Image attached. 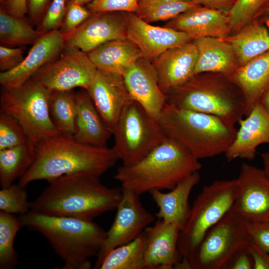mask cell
I'll use <instances>...</instances> for the list:
<instances>
[{
	"instance_id": "obj_3",
	"label": "cell",
	"mask_w": 269,
	"mask_h": 269,
	"mask_svg": "<svg viewBox=\"0 0 269 269\" xmlns=\"http://www.w3.org/2000/svg\"><path fill=\"white\" fill-rule=\"evenodd\" d=\"M24 226L41 233L64 262V269H90L89 260L97 256L107 231L93 222L45 215L30 210L20 216Z\"/></svg>"
},
{
	"instance_id": "obj_41",
	"label": "cell",
	"mask_w": 269,
	"mask_h": 269,
	"mask_svg": "<svg viewBox=\"0 0 269 269\" xmlns=\"http://www.w3.org/2000/svg\"><path fill=\"white\" fill-rule=\"evenodd\" d=\"M24 48L0 46V70L4 72L16 67L24 60Z\"/></svg>"
},
{
	"instance_id": "obj_17",
	"label": "cell",
	"mask_w": 269,
	"mask_h": 269,
	"mask_svg": "<svg viewBox=\"0 0 269 269\" xmlns=\"http://www.w3.org/2000/svg\"><path fill=\"white\" fill-rule=\"evenodd\" d=\"M87 91L102 119L113 132L124 108L133 99L123 76L98 70Z\"/></svg>"
},
{
	"instance_id": "obj_9",
	"label": "cell",
	"mask_w": 269,
	"mask_h": 269,
	"mask_svg": "<svg viewBox=\"0 0 269 269\" xmlns=\"http://www.w3.org/2000/svg\"><path fill=\"white\" fill-rule=\"evenodd\" d=\"M113 135L112 148L125 166L138 162L166 138L158 121L133 99L124 108Z\"/></svg>"
},
{
	"instance_id": "obj_11",
	"label": "cell",
	"mask_w": 269,
	"mask_h": 269,
	"mask_svg": "<svg viewBox=\"0 0 269 269\" xmlns=\"http://www.w3.org/2000/svg\"><path fill=\"white\" fill-rule=\"evenodd\" d=\"M58 56L31 79L51 91L72 90L77 87L87 90L98 71L87 53L77 49H64Z\"/></svg>"
},
{
	"instance_id": "obj_34",
	"label": "cell",
	"mask_w": 269,
	"mask_h": 269,
	"mask_svg": "<svg viewBox=\"0 0 269 269\" xmlns=\"http://www.w3.org/2000/svg\"><path fill=\"white\" fill-rule=\"evenodd\" d=\"M23 226L20 217L0 211V269H10L17 265L13 243L17 233Z\"/></svg>"
},
{
	"instance_id": "obj_22",
	"label": "cell",
	"mask_w": 269,
	"mask_h": 269,
	"mask_svg": "<svg viewBox=\"0 0 269 269\" xmlns=\"http://www.w3.org/2000/svg\"><path fill=\"white\" fill-rule=\"evenodd\" d=\"M165 26L185 33L191 40L204 37L224 39L231 30L228 15L222 10L200 5L180 14Z\"/></svg>"
},
{
	"instance_id": "obj_46",
	"label": "cell",
	"mask_w": 269,
	"mask_h": 269,
	"mask_svg": "<svg viewBox=\"0 0 269 269\" xmlns=\"http://www.w3.org/2000/svg\"><path fill=\"white\" fill-rule=\"evenodd\" d=\"M27 0H7L3 5L0 6V10L18 18H25L27 13Z\"/></svg>"
},
{
	"instance_id": "obj_52",
	"label": "cell",
	"mask_w": 269,
	"mask_h": 269,
	"mask_svg": "<svg viewBox=\"0 0 269 269\" xmlns=\"http://www.w3.org/2000/svg\"><path fill=\"white\" fill-rule=\"evenodd\" d=\"M189 0V1H195L196 0Z\"/></svg>"
},
{
	"instance_id": "obj_6",
	"label": "cell",
	"mask_w": 269,
	"mask_h": 269,
	"mask_svg": "<svg viewBox=\"0 0 269 269\" xmlns=\"http://www.w3.org/2000/svg\"><path fill=\"white\" fill-rule=\"evenodd\" d=\"M194 75L170 90L166 103L215 116L235 126L247 114L244 95L231 77L219 73Z\"/></svg>"
},
{
	"instance_id": "obj_19",
	"label": "cell",
	"mask_w": 269,
	"mask_h": 269,
	"mask_svg": "<svg viewBox=\"0 0 269 269\" xmlns=\"http://www.w3.org/2000/svg\"><path fill=\"white\" fill-rule=\"evenodd\" d=\"M180 231L178 225L160 219L145 229L146 246L144 269L176 268L183 259L178 248Z\"/></svg>"
},
{
	"instance_id": "obj_38",
	"label": "cell",
	"mask_w": 269,
	"mask_h": 269,
	"mask_svg": "<svg viewBox=\"0 0 269 269\" xmlns=\"http://www.w3.org/2000/svg\"><path fill=\"white\" fill-rule=\"evenodd\" d=\"M69 0H52L36 29L42 33L59 29L64 20Z\"/></svg>"
},
{
	"instance_id": "obj_15",
	"label": "cell",
	"mask_w": 269,
	"mask_h": 269,
	"mask_svg": "<svg viewBox=\"0 0 269 269\" xmlns=\"http://www.w3.org/2000/svg\"><path fill=\"white\" fill-rule=\"evenodd\" d=\"M32 45L18 66L0 72L1 87L6 89L17 88L31 79L41 67L61 53L64 49V37L59 29L54 30L42 34Z\"/></svg>"
},
{
	"instance_id": "obj_23",
	"label": "cell",
	"mask_w": 269,
	"mask_h": 269,
	"mask_svg": "<svg viewBox=\"0 0 269 269\" xmlns=\"http://www.w3.org/2000/svg\"><path fill=\"white\" fill-rule=\"evenodd\" d=\"M200 179L199 171H196L181 181L169 192L158 190L151 191L149 194L159 209L155 214L158 219L176 224L181 230L190 215V194Z\"/></svg>"
},
{
	"instance_id": "obj_50",
	"label": "cell",
	"mask_w": 269,
	"mask_h": 269,
	"mask_svg": "<svg viewBox=\"0 0 269 269\" xmlns=\"http://www.w3.org/2000/svg\"><path fill=\"white\" fill-rule=\"evenodd\" d=\"M70 1L74 2L79 5H84L87 3H90L95 0H69Z\"/></svg>"
},
{
	"instance_id": "obj_28",
	"label": "cell",
	"mask_w": 269,
	"mask_h": 269,
	"mask_svg": "<svg viewBox=\"0 0 269 269\" xmlns=\"http://www.w3.org/2000/svg\"><path fill=\"white\" fill-rule=\"evenodd\" d=\"M264 21L249 23L227 39L241 66L269 51V18Z\"/></svg>"
},
{
	"instance_id": "obj_16",
	"label": "cell",
	"mask_w": 269,
	"mask_h": 269,
	"mask_svg": "<svg viewBox=\"0 0 269 269\" xmlns=\"http://www.w3.org/2000/svg\"><path fill=\"white\" fill-rule=\"evenodd\" d=\"M127 38L135 44L148 60L167 49L182 46L191 40L184 32L168 27L151 25L135 13L127 12Z\"/></svg>"
},
{
	"instance_id": "obj_32",
	"label": "cell",
	"mask_w": 269,
	"mask_h": 269,
	"mask_svg": "<svg viewBox=\"0 0 269 269\" xmlns=\"http://www.w3.org/2000/svg\"><path fill=\"white\" fill-rule=\"evenodd\" d=\"M31 24L25 18H18L0 10V43L15 46L33 44L43 33L34 29Z\"/></svg>"
},
{
	"instance_id": "obj_29",
	"label": "cell",
	"mask_w": 269,
	"mask_h": 269,
	"mask_svg": "<svg viewBox=\"0 0 269 269\" xmlns=\"http://www.w3.org/2000/svg\"><path fill=\"white\" fill-rule=\"evenodd\" d=\"M35 154V147L30 144L0 150L1 188L9 187L25 174L32 165Z\"/></svg>"
},
{
	"instance_id": "obj_24",
	"label": "cell",
	"mask_w": 269,
	"mask_h": 269,
	"mask_svg": "<svg viewBox=\"0 0 269 269\" xmlns=\"http://www.w3.org/2000/svg\"><path fill=\"white\" fill-rule=\"evenodd\" d=\"M76 96L77 114L73 137L84 144L107 146L112 131L102 119L87 90L80 91Z\"/></svg>"
},
{
	"instance_id": "obj_18",
	"label": "cell",
	"mask_w": 269,
	"mask_h": 269,
	"mask_svg": "<svg viewBox=\"0 0 269 269\" xmlns=\"http://www.w3.org/2000/svg\"><path fill=\"white\" fill-rule=\"evenodd\" d=\"M197 56L195 42H189L166 50L152 60L159 86L165 96L194 75Z\"/></svg>"
},
{
	"instance_id": "obj_40",
	"label": "cell",
	"mask_w": 269,
	"mask_h": 269,
	"mask_svg": "<svg viewBox=\"0 0 269 269\" xmlns=\"http://www.w3.org/2000/svg\"><path fill=\"white\" fill-rule=\"evenodd\" d=\"M138 0H95L88 7L92 12L123 11L136 13Z\"/></svg>"
},
{
	"instance_id": "obj_10",
	"label": "cell",
	"mask_w": 269,
	"mask_h": 269,
	"mask_svg": "<svg viewBox=\"0 0 269 269\" xmlns=\"http://www.w3.org/2000/svg\"><path fill=\"white\" fill-rule=\"evenodd\" d=\"M249 227V221L228 211L207 232L186 259L190 269H225L232 258L252 241Z\"/></svg>"
},
{
	"instance_id": "obj_49",
	"label": "cell",
	"mask_w": 269,
	"mask_h": 269,
	"mask_svg": "<svg viewBox=\"0 0 269 269\" xmlns=\"http://www.w3.org/2000/svg\"><path fill=\"white\" fill-rule=\"evenodd\" d=\"M264 165V171L266 175L269 178V151L261 154Z\"/></svg>"
},
{
	"instance_id": "obj_35",
	"label": "cell",
	"mask_w": 269,
	"mask_h": 269,
	"mask_svg": "<svg viewBox=\"0 0 269 269\" xmlns=\"http://www.w3.org/2000/svg\"><path fill=\"white\" fill-rule=\"evenodd\" d=\"M269 9V0H236L228 15L231 30L241 29Z\"/></svg>"
},
{
	"instance_id": "obj_36",
	"label": "cell",
	"mask_w": 269,
	"mask_h": 269,
	"mask_svg": "<svg viewBox=\"0 0 269 269\" xmlns=\"http://www.w3.org/2000/svg\"><path fill=\"white\" fill-rule=\"evenodd\" d=\"M26 144L30 143L21 124L12 116L0 112V150Z\"/></svg>"
},
{
	"instance_id": "obj_5",
	"label": "cell",
	"mask_w": 269,
	"mask_h": 269,
	"mask_svg": "<svg viewBox=\"0 0 269 269\" xmlns=\"http://www.w3.org/2000/svg\"><path fill=\"white\" fill-rule=\"evenodd\" d=\"M158 121L166 137L199 160L225 153L237 131L218 117L167 103Z\"/></svg>"
},
{
	"instance_id": "obj_51",
	"label": "cell",
	"mask_w": 269,
	"mask_h": 269,
	"mask_svg": "<svg viewBox=\"0 0 269 269\" xmlns=\"http://www.w3.org/2000/svg\"><path fill=\"white\" fill-rule=\"evenodd\" d=\"M7 1V0H0V6L3 5Z\"/></svg>"
},
{
	"instance_id": "obj_20",
	"label": "cell",
	"mask_w": 269,
	"mask_h": 269,
	"mask_svg": "<svg viewBox=\"0 0 269 269\" xmlns=\"http://www.w3.org/2000/svg\"><path fill=\"white\" fill-rule=\"evenodd\" d=\"M123 78L132 98L158 120L166 103L150 61L141 57L127 69Z\"/></svg>"
},
{
	"instance_id": "obj_8",
	"label": "cell",
	"mask_w": 269,
	"mask_h": 269,
	"mask_svg": "<svg viewBox=\"0 0 269 269\" xmlns=\"http://www.w3.org/2000/svg\"><path fill=\"white\" fill-rule=\"evenodd\" d=\"M237 191V180H218L203 187L191 207L181 230L178 248L187 259L207 232L230 210Z\"/></svg>"
},
{
	"instance_id": "obj_14",
	"label": "cell",
	"mask_w": 269,
	"mask_h": 269,
	"mask_svg": "<svg viewBox=\"0 0 269 269\" xmlns=\"http://www.w3.org/2000/svg\"><path fill=\"white\" fill-rule=\"evenodd\" d=\"M230 210L249 222L269 221V178L263 169L243 163Z\"/></svg>"
},
{
	"instance_id": "obj_31",
	"label": "cell",
	"mask_w": 269,
	"mask_h": 269,
	"mask_svg": "<svg viewBox=\"0 0 269 269\" xmlns=\"http://www.w3.org/2000/svg\"><path fill=\"white\" fill-rule=\"evenodd\" d=\"M49 107L51 119L60 134L73 136L77 114L76 93L72 90L52 91Z\"/></svg>"
},
{
	"instance_id": "obj_33",
	"label": "cell",
	"mask_w": 269,
	"mask_h": 269,
	"mask_svg": "<svg viewBox=\"0 0 269 269\" xmlns=\"http://www.w3.org/2000/svg\"><path fill=\"white\" fill-rule=\"evenodd\" d=\"M138 11L135 14L149 23L169 21L200 5L196 1L188 0H138Z\"/></svg>"
},
{
	"instance_id": "obj_45",
	"label": "cell",
	"mask_w": 269,
	"mask_h": 269,
	"mask_svg": "<svg viewBox=\"0 0 269 269\" xmlns=\"http://www.w3.org/2000/svg\"><path fill=\"white\" fill-rule=\"evenodd\" d=\"M247 248L253 259V269H269V253L263 250L252 241Z\"/></svg>"
},
{
	"instance_id": "obj_27",
	"label": "cell",
	"mask_w": 269,
	"mask_h": 269,
	"mask_svg": "<svg viewBox=\"0 0 269 269\" xmlns=\"http://www.w3.org/2000/svg\"><path fill=\"white\" fill-rule=\"evenodd\" d=\"M231 78L244 95L247 116L269 88V51L238 68Z\"/></svg>"
},
{
	"instance_id": "obj_44",
	"label": "cell",
	"mask_w": 269,
	"mask_h": 269,
	"mask_svg": "<svg viewBox=\"0 0 269 269\" xmlns=\"http://www.w3.org/2000/svg\"><path fill=\"white\" fill-rule=\"evenodd\" d=\"M253 269V259L247 247L238 252L225 268V269Z\"/></svg>"
},
{
	"instance_id": "obj_7",
	"label": "cell",
	"mask_w": 269,
	"mask_h": 269,
	"mask_svg": "<svg viewBox=\"0 0 269 269\" xmlns=\"http://www.w3.org/2000/svg\"><path fill=\"white\" fill-rule=\"evenodd\" d=\"M51 92L31 79L17 88H1L0 112L12 116L21 124L34 147L61 134L50 114Z\"/></svg>"
},
{
	"instance_id": "obj_53",
	"label": "cell",
	"mask_w": 269,
	"mask_h": 269,
	"mask_svg": "<svg viewBox=\"0 0 269 269\" xmlns=\"http://www.w3.org/2000/svg\"><path fill=\"white\" fill-rule=\"evenodd\" d=\"M268 12V13H269V9H268V12Z\"/></svg>"
},
{
	"instance_id": "obj_13",
	"label": "cell",
	"mask_w": 269,
	"mask_h": 269,
	"mask_svg": "<svg viewBox=\"0 0 269 269\" xmlns=\"http://www.w3.org/2000/svg\"><path fill=\"white\" fill-rule=\"evenodd\" d=\"M127 12H92L76 29L64 35V49L88 53L108 41L127 38Z\"/></svg>"
},
{
	"instance_id": "obj_2",
	"label": "cell",
	"mask_w": 269,
	"mask_h": 269,
	"mask_svg": "<svg viewBox=\"0 0 269 269\" xmlns=\"http://www.w3.org/2000/svg\"><path fill=\"white\" fill-rule=\"evenodd\" d=\"M118 160L112 148L84 144L73 136L60 134L46 138L36 146L34 160L18 183L25 187L35 180L49 181L78 173L101 177Z\"/></svg>"
},
{
	"instance_id": "obj_42",
	"label": "cell",
	"mask_w": 269,
	"mask_h": 269,
	"mask_svg": "<svg viewBox=\"0 0 269 269\" xmlns=\"http://www.w3.org/2000/svg\"><path fill=\"white\" fill-rule=\"evenodd\" d=\"M252 241L269 253V221L249 222Z\"/></svg>"
},
{
	"instance_id": "obj_25",
	"label": "cell",
	"mask_w": 269,
	"mask_h": 269,
	"mask_svg": "<svg viewBox=\"0 0 269 269\" xmlns=\"http://www.w3.org/2000/svg\"><path fill=\"white\" fill-rule=\"evenodd\" d=\"M87 54L98 70L122 76L143 57L138 46L128 38L108 41Z\"/></svg>"
},
{
	"instance_id": "obj_21",
	"label": "cell",
	"mask_w": 269,
	"mask_h": 269,
	"mask_svg": "<svg viewBox=\"0 0 269 269\" xmlns=\"http://www.w3.org/2000/svg\"><path fill=\"white\" fill-rule=\"evenodd\" d=\"M238 124L239 128L225 157L228 161L236 158L253 160L257 147L269 143V115L259 102Z\"/></svg>"
},
{
	"instance_id": "obj_30",
	"label": "cell",
	"mask_w": 269,
	"mask_h": 269,
	"mask_svg": "<svg viewBox=\"0 0 269 269\" xmlns=\"http://www.w3.org/2000/svg\"><path fill=\"white\" fill-rule=\"evenodd\" d=\"M146 246V238L143 231L134 240L110 252L99 269H144Z\"/></svg>"
},
{
	"instance_id": "obj_37",
	"label": "cell",
	"mask_w": 269,
	"mask_h": 269,
	"mask_svg": "<svg viewBox=\"0 0 269 269\" xmlns=\"http://www.w3.org/2000/svg\"><path fill=\"white\" fill-rule=\"evenodd\" d=\"M0 211L12 214L24 215L30 210V203L25 187L12 184L0 190Z\"/></svg>"
},
{
	"instance_id": "obj_12",
	"label": "cell",
	"mask_w": 269,
	"mask_h": 269,
	"mask_svg": "<svg viewBox=\"0 0 269 269\" xmlns=\"http://www.w3.org/2000/svg\"><path fill=\"white\" fill-rule=\"evenodd\" d=\"M122 189V196L116 209V217L96 256L94 269H99L104 258L113 249L135 239L155 221V215L144 207L139 195L131 190Z\"/></svg>"
},
{
	"instance_id": "obj_26",
	"label": "cell",
	"mask_w": 269,
	"mask_h": 269,
	"mask_svg": "<svg viewBox=\"0 0 269 269\" xmlns=\"http://www.w3.org/2000/svg\"><path fill=\"white\" fill-rule=\"evenodd\" d=\"M198 52L194 75L219 73L231 77L237 69L232 46L224 39L204 37L195 40Z\"/></svg>"
},
{
	"instance_id": "obj_4",
	"label": "cell",
	"mask_w": 269,
	"mask_h": 269,
	"mask_svg": "<svg viewBox=\"0 0 269 269\" xmlns=\"http://www.w3.org/2000/svg\"><path fill=\"white\" fill-rule=\"evenodd\" d=\"M202 167L199 159L166 137L138 162L120 166L114 178L122 188L140 196L155 190H170Z\"/></svg>"
},
{
	"instance_id": "obj_47",
	"label": "cell",
	"mask_w": 269,
	"mask_h": 269,
	"mask_svg": "<svg viewBox=\"0 0 269 269\" xmlns=\"http://www.w3.org/2000/svg\"><path fill=\"white\" fill-rule=\"evenodd\" d=\"M236 0H196L195 1L200 5L205 7L217 9L222 10L226 8H231Z\"/></svg>"
},
{
	"instance_id": "obj_1",
	"label": "cell",
	"mask_w": 269,
	"mask_h": 269,
	"mask_svg": "<svg viewBox=\"0 0 269 269\" xmlns=\"http://www.w3.org/2000/svg\"><path fill=\"white\" fill-rule=\"evenodd\" d=\"M100 178L88 173H78L54 178L30 203V210L47 215L93 221L99 215L116 210L122 196V188L108 187Z\"/></svg>"
},
{
	"instance_id": "obj_39",
	"label": "cell",
	"mask_w": 269,
	"mask_h": 269,
	"mask_svg": "<svg viewBox=\"0 0 269 269\" xmlns=\"http://www.w3.org/2000/svg\"><path fill=\"white\" fill-rule=\"evenodd\" d=\"M92 13V12L88 7L69 0L64 18L59 30L63 35L70 33L84 22Z\"/></svg>"
},
{
	"instance_id": "obj_48",
	"label": "cell",
	"mask_w": 269,
	"mask_h": 269,
	"mask_svg": "<svg viewBox=\"0 0 269 269\" xmlns=\"http://www.w3.org/2000/svg\"><path fill=\"white\" fill-rule=\"evenodd\" d=\"M259 102L269 115V88L263 94Z\"/></svg>"
},
{
	"instance_id": "obj_43",
	"label": "cell",
	"mask_w": 269,
	"mask_h": 269,
	"mask_svg": "<svg viewBox=\"0 0 269 269\" xmlns=\"http://www.w3.org/2000/svg\"><path fill=\"white\" fill-rule=\"evenodd\" d=\"M52 0H27V13L32 24L38 25L48 10Z\"/></svg>"
}]
</instances>
